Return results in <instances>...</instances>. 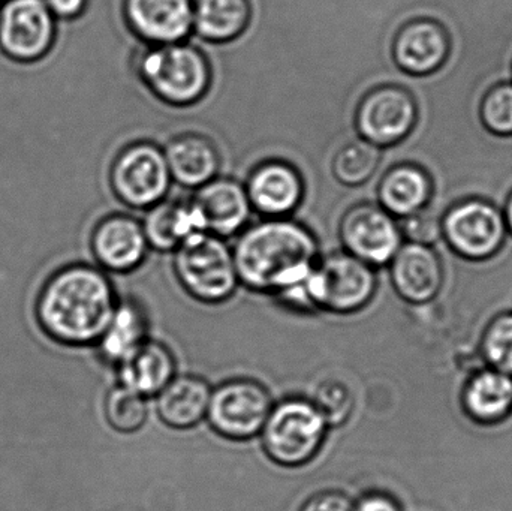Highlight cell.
<instances>
[{
  "label": "cell",
  "instance_id": "6da1fadb",
  "mask_svg": "<svg viewBox=\"0 0 512 511\" xmlns=\"http://www.w3.org/2000/svg\"><path fill=\"white\" fill-rule=\"evenodd\" d=\"M119 297L107 272L69 264L48 276L36 297L35 317L45 336L65 347L98 344Z\"/></svg>",
  "mask_w": 512,
  "mask_h": 511
},
{
  "label": "cell",
  "instance_id": "7a4b0ae2",
  "mask_svg": "<svg viewBox=\"0 0 512 511\" xmlns=\"http://www.w3.org/2000/svg\"><path fill=\"white\" fill-rule=\"evenodd\" d=\"M240 285L258 294H277L301 284L321 257L315 233L292 218L249 224L233 246Z\"/></svg>",
  "mask_w": 512,
  "mask_h": 511
},
{
  "label": "cell",
  "instance_id": "3957f363",
  "mask_svg": "<svg viewBox=\"0 0 512 511\" xmlns=\"http://www.w3.org/2000/svg\"><path fill=\"white\" fill-rule=\"evenodd\" d=\"M134 72L155 98L171 107H191L212 87L209 57L189 41L144 44L134 54Z\"/></svg>",
  "mask_w": 512,
  "mask_h": 511
},
{
  "label": "cell",
  "instance_id": "277c9868",
  "mask_svg": "<svg viewBox=\"0 0 512 511\" xmlns=\"http://www.w3.org/2000/svg\"><path fill=\"white\" fill-rule=\"evenodd\" d=\"M328 431L330 426L310 399L291 396L273 405L259 437L271 462L301 468L319 455Z\"/></svg>",
  "mask_w": 512,
  "mask_h": 511
},
{
  "label": "cell",
  "instance_id": "5b68a950",
  "mask_svg": "<svg viewBox=\"0 0 512 511\" xmlns=\"http://www.w3.org/2000/svg\"><path fill=\"white\" fill-rule=\"evenodd\" d=\"M173 255L180 287L197 302L221 305L233 299L242 287L233 248L221 237L198 234L180 245Z\"/></svg>",
  "mask_w": 512,
  "mask_h": 511
},
{
  "label": "cell",
  "instance_id": "8992f818",
  "mask_svg": "<svg viewBox=\"0 0 512 511\" xmlns=\"http://www.w3.org/2000/svg\"><path fill=\"white\" fill-rule=\"evenodd\" d=\"M375 269L348 252L321 255L306 279V293L313 312L352 315L363 311L375 297Z\"/></svg>",
  "mask_w": 512,
  "mask_h": 511
},
{
  "label": "cell",
  "instance_id": "52a82bcc",
  "mask_svg": "<svg viewBox=\"0 0 512 511\" xmlns=\"http://www.w3.org/2000/svg\"><path fill=\"white\" fill-rule=\"evenodd\" d=\"M108 182L117 200L134 210H149L164 201L174 183L164 149L152 141L123 147L111 162Z\"/></svg>",
  "mask_w": 512,
  "mask_h": 511
},
{
  "label": "cell",
  "instance_id": "ba28073f",
  "mask_svg": "<svg viewBox=\"0 0 512 511\" xmlns=\"http://www.w3.org/2000/svg\"><path fill=\"white\" fill-rule=\"evenodd\" d=\"M273 405L267 387L251 378H233L212 390L206 422L225 440L249 441L259 437Z\"/></svg>",
  "mask_w": 512,
  "mask_h": 511
},
{
  "label": "cell",
  "instance_id": "9c48e42d",
  "mask_svg": "<svg viewBox=\"0 0 512 511\" xmlns=\"http://www.w3.org/2000/svg\"><path fill=\"white\" fill-rule=\"evenodd\" d=\"M59 21L44 0L0 3V53L21 65L41 62L53 51Z\"/></svg>",
  "mask_w": 512,
  "mask_h": 511
},
{
  "label": "cell",
  "instance_id": "30bf717a",
  "mask_svg": "<svg viewBox=\"0 0 512 511\" xmlns=\"http://www.w3.org/2000/svg\"><path fill=\"white\" fill-rule=\"evenodd\" d=\"M417 122L414 98L405 87L378 83L370 87L358 102L354 126L358 137L381 149L405 140Z\"/></svg>",
  "mask_w": 512,
  "mask_h": 511
},
{
  "label": "cell",
  "instance_id": "8fae6325",
  "mask_svg": "<svg viewBox=\"0 0 512 511\" xmlns=\"http://www.w3.org/2000/svg\"><path fill=\"white\" fill-rule=\"evenodd\" d=\"M343 251L373 269L391 263L400 249L402 233L396 218L378 203H357L343 213L339 222Z\"/></svg>",
  "mask_w": 512,
  "mask_h": 511
},
{
  "label": "cell",
  "instance_id": "7c38bea8",
  "mask_svg": "<svg viewBox=\"0 0 512 511\" xmlns=\"http://www.w3.org/2000/svg\"><path fill=\"white\" fill-rule=\"evenodd\" d=\"M90 249L104 272H135L143 266L150 252L143 222L126 213L104 216L93 228Z\"/></svg>",
  "mask_w": 512,
  "mask_h": 511
},
{
  "label": "cell",
  "instance_id": "4fadbf2b",
  "mask_svg": "<svg viewBox=\"0 0 512 511\" xmlns=\"http://www.w3.org/2000/svg\"><path fill=\"white\" fill-rule=\"evenodd\" d=\"M245 188L252 209L264 219L291 218L306 194L301 171L291 162L277 158L256 164Z\"/></svg>",
  "mask_w": 512,
  "mask_h": 511
},
{
  "label": "cell",
  "instance_id": "5bb4252c",
  "mask_svg": "<svg viewBox=\"0 0 512 511\" xmlns=\"http://www.w3.org/2000/svg\"><path fill=\"white\" fill-rule=\"evenodd\" d=\"M122 12L144 44H176L194 33V0H123Z\"/></svg>",
  "mask_w": 512,
  "mask_h": 511
},
{
  "label": "cell",
  "instance_id": "9a60e30c",
  "mask_svg": "<svg viewBox=\"0 0 512 511\" xmlns=\"http://www.w3.org/2000/svg\"><path fill=\"white\" fill-rule=\"evenodd\" d=\"M192 200L200 210L207 233L225 240L239 236L254 215L245 183L231 177H216L194 191Z\"/></svg>",
  "mask_w": 512,
  "mask_h": 511
},
{
  "label": "cell",
  "instance_id": "2e32d148",
  "mask_svg": "<svg viewBox=\"0 0 512 511\" xmlns=\"http://www.w3.org/2000/svg\"><path fill=\"white\" fill-rule=\"evenodd\" d=\"M444 225L451 245L471 257L495 251L505 234L501 210L483 200H466L451 207Z\"/></svg>",
  "mask_w": 512,
  "mask_h": 511
},
{
  "label": "cell",
  "instance_id": "e0dca14e",
  "mask_svg": "<svg viewBox=\"0 0 512 511\" xmlns=\"http://www.w3.org/2000/svg\"><path fill=\"white\" fill-rule=\"evenodd\" d=\"M391 60L402 72L426 75L447 59L448 36L432 20H412L400 26L391 39Z\"/></svg>",
  "mask_w": 512,
  "mask_h": 511
},
{
  "label": "cell",
  "instance_id": "ac0fdd59",
  "mask_svg": "<svg viewBox=\"0 0 512 511\" xmlns=\"http://www.w3.org/2000/svg\"><path fill=\"white\" fill-rule=\"evenodd\" d=\"M162 149L171 179L182 188L197 191L219 176L221 152L218 144L207 135L183 132L171 138Z\"/></svg>",
  "mask_w": 512,
  "mask_h": 511
},
{
  "label": "cell",
  "instance_id": "d6986e66",
  "mask_svg": "<svg viewBox=\"0 0 512 511\" xmlns=\"http://www.w3.org/2000/svg\"><path fill=\"white\" fill-rule=\"evenodd\" d=\"M144 233L150 249L170 254L186 240L207 233L200 210L191 198H165L146 210Z\"/></svg>",
  "mask_w": 512,
  "mask_h": 511
},
{
  "label": "cell",
  "instance_id": "ffe728a7",
  "mask_svg": "<svg viewBox=\"0 0 512 511\" xmlns=\"http://www.w3.org/2000/svg\"><path fill=\"white\" fill-rule=\"evenodd\" d=\"M212 390L198 375H176L156 396V413L168 428H195L206 420Z\"/></svg>",
  "mask_w": 512,
  "mask_h": 511
},
{
  "label": "cell",
  "instance_id": "44dd1931",
  "mask_svg": "<svg viewBox=\"0 0 512 511\" xmlns=\"http://www.w3.org/2000/svg\"><path fill=\"white\" fill-rule=\"evenodd\" d=\"M116 369L119 384L147 399L156 398L177 375L173 351L152 339Z\"/></svg>",
  "mask_w": 512,
  "mask_h": 511
},
{
  "label": "cell",
  "instance_id": "7402d4cb",
  "mask_svg": "<svg viewBox=\"0 0 512 511\" xmlns=\"http://www.w3.org/2000/svg\"><path fill=\"white\" fill-rule=\"evenodd\" d=\"M429 177L414 164H397L384 170L376 183V203L394 218H408L429 203Z\"/></svg>",
  "mask_w": 512,
  "mask_h": 511
},
{
  "label": "cell",
  "instance_id": "603a6c76",
  "mask_svg": "<svg viewBox=\"0 0 512 511\" xmlns=\"http://www.w3.org/2000/svg\"><path fill=\"white\" fill-rule=\"evenodd\" d=\"M149 341V321L143 306L134 299L119 300L104 335L99 339V357L114 368L122 365Z\"/></svg>",
  "mask_w": 512,
  "mask_h": 511
},
{
  "label": "cell",
  "instance_id": "cb8c5ba5",
  "mask_svg": "<svg viewBox=\"0 0 512 511\" xmlns=\"http://www.w3.org/2000/svg\"><path fill=\"white\" fill-rule=\"evenodd\" d=\"M391 281L403 299L415 303L432 299L441 284L435 255L420 243L400 246L391 260Z\"/></svg>",
  "mask_w": 512,
  "mask_h": 511
},
{
  "label": "cell",
  "instance_id": "d4e9b609",
  "mask_svg": "<svg viewBox=\"0 0 512 511\" xmlns=\"http://www.w3.org/2000/svg\"><path fill=\"white\" fill-rule=\"evenodd\" d=\"M254 18L251 0H194V33L210 44L245 35Z\"/></svg>",
  "mask_w": 512,
  "mask_h": 511
},
{
  "label": "cell",
  "instance_id": "484cf974",
  "mask_svg": "<svg viewBox=\"0 0 512 511\" xmlns=\"http://www.w3.org/2000/svg\"><path fill=\"white\" fill-rule=\"evenodd\" d=\"M382 158L384 149L358 137L339 147L331 161V173L340 185L357 188L376 176Z\"/></svg>",
  "mask_w": 512,
  "mask_h": 511
},
{
  "label": "cell",
  "instance_id": "4316f807",
  "mask_svg": "<svg viewBox=\"0 0 512 511\" xmlns=\"http://www.w3.org/2000/svg\"><path fill=\"white\" fill-rule=\"evenodd\" d=\"M104 414L111 429L119 434L132 435L146 426L149 405L144 396L117 384L105 396Z\"/></svg>",
  "mask_w": 512,
  "mask_h": 511
},
{
  "label": "cell",
  "instance_id": "83f0119b",
  "mask_svg": "<svg viewBox=\"0 0 512 511\" xmlns=\"http://www.w3.org/2000/svg\"><path fill=\"white\" fill-rule=\"evenodd\" d=\"M512 401V381L504 374L480 375L469 387L468 404L483 419L501 416Z\"/></svg>",
  "mask_w": 512,
  "mask_h": 511
},
{
  "label": "cell",
  "instance_id": "f1b7e54d",
  "mask_svg": "<svg viewBox=\"0 0 512 511\" xmlns=\"http://www.w3.org/2000/svg\"><path fill=\"white\" fill-rule=\"evenodd\" d=\"M310 401L322 414L330 429L345 425L354 413L355 396L351 387L334 378L319 383Z\"/></svg>",
  "mask_w": 512,
  "mask_h": 511
},
{
  "label": "cell",
  "instance_id": "f546056e",
  "mask_svg": "<svg viewBox=\"0 0 512 511\" xmlns=\"http://www.w3.org/2000/svg\"><path fill=\"white\" fill-rule=\"evenodd\" d=\"M481 119L489 131L512 135V83L490 90L481 105Z\"/></svg>",
  "mask_w": 512,
  "mask_h": 511
},
{
  "label": "cell",
  "instance_id": "4dcf8cb0",
  "mask_svg": "<svg viewBox=\"0 0 512 511\" xmlns=\"http://www.w3.org/2000/svg\"><path fill=\"white\" fill-rule=\"evenodd\" d=\"M490 362L501 371L512 372V315L502 318L490 330L487 338Z\"/></svg>",
  "mask_w": 512,
  "mask_h": 511
},
{
  "label": "cell",
  "instance_id": "1f68e13d",
  "mask_svg": "<svg viewBox=\"0 0 512 511\" xmlns=\"http://www.w3.org/2000/svg\"><path fill=\"white\" fill-rule=\"evenodd\" d=\"M298 511H354V501L340 491H324L310 497Z\"/></svg>",
  "mask_w": 512,
  "mask_h": 511
},
{
  "label": "cell",
  "instance_id": "d6a6232c",
  "mask_svg": "<svg viewBox=\"0 0 512 511\" xmlns=\"http://www.w3.org/2000/svg\"><path fill=\"white\" fill-rule=\"evenodd\" d=\"M90 0H44L57 21H74L84 15Z\"/></svg>",
  "mask_w": 512,
  "mask_h": 511
},
{
  "label": "cell",
  "instance_id": "836d02e7",
  "mask_svg": "<svg viewBox=\"0 0 512 511\" xmlns=\"http://www.w3.org/2000/svg\"><path fill=\"white\" fill-rule=\"evenodd\" d=\"M354 511H402L399 504L385 494H366L354 501Z\"/></svg>",
  "mask_w": 512,
  "mask_h": 511
},
{
  "label": "cell",
  "instance_id": "e575fe53",
  "mask_svg": "<svg viewBox=\"0 0 512 511\" xmlns=\"http://www.w3.org/2000/svg\"><path fill=\"white\" fill-rule=\"evenodd\" d=\"M505 212H507V222L512 230V194L508 198L507 206H505Z\"/></svg>",
  "mask_w": 512,
  "mask_h": 511
},
{
  "label": "cell",
  "instance_id": "d590c367",
  "mask_svg": "<svg viewBox=\"0 0 512 511\" xmlns=\"http://www.w3.org/2000/svg\"><path fill=\"white\" fill-rule=\"evenodd\" d=\"M6 2V0H0V3Z\"/></svg>",
  "mask_w": 512,
  "mask_h": 511
}]
</instances>
